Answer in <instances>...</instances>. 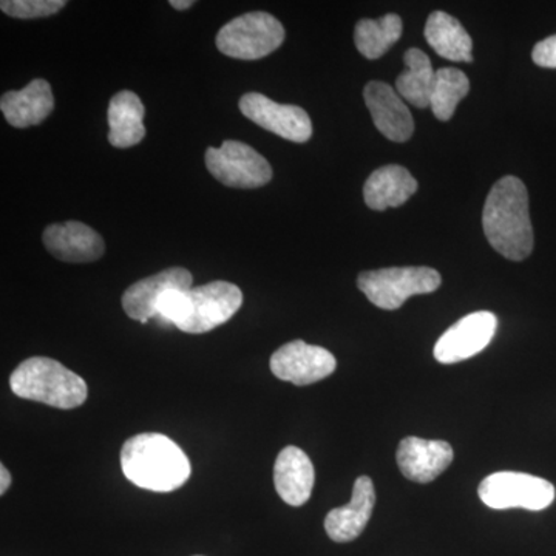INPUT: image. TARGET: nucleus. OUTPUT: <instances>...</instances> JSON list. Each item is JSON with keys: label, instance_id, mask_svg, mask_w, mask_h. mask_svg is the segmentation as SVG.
Instances as JSON below:
<instances>
[{"label": "nucleus", "instance_id": "nucleus-1", "mask_svg": "<svg viewBox=\"0 0 556 556\" xmlns=\"http://www.w3.org/2000/svg\"><path fill=\"white\" fill-rule=\"evenodd\" d=\"M482 228L489 243L503 257L521 262L533 251L529 193L517 177H504L490 190L482 212Z\"/></svg>", "mask_w": 556, "mask_h": 556}, {"label": "nucleus", "instance_id": "nucleus-2", "mask_svg": "<svg viewBox=\"0 0 556 556\" xmlns=\"http://www.w3.org/2000/svg\"><path fill=\"white\" fill-rule=\"evenodd\" d=\"M124 477L139 489L174 492L190 477L189 457L172 439L160 433H142L127 439L121 448Z\"/></svg>", "mask_w": 556, "mask_h": 556}, {"label": "nucleus", "instance_id": "nucleus-3", "mask_svg": "<svg viewBox=\"0 0 556 556\" xmlns=\"http://www.w3.org/2000/svg\"><path fill=\"white\" fill-rule=\"evenodd\" d=\"M243 305V292L229 281H212L189 291L161 295L156 313L161 320L188 334H204L226 324Z\"/></svg>", "mask_w": 556, "mask_h": 556}, {"label": "nucleus", "instance_id": "nucleus-4", "mask_svg": "<svg viewBox=\"0 0 556 556\" xmlns=\"http://www.w3.org/2000/svg\"><path fill=\"white\" fill-rule=\"evenodd\" d=\"M10 388L17 397L61 409L78 408L89 396L86 380L50 357H30L14 369Z\"/></svg>", "mask_w": 556, "mask_h": 556}, {"label": "nucleus", "instance_id": "nucleus-5", "mask_svg": "<svg viewBox=\"0 0 556 556\" xmlns=\"http://www.w3.org/2000/svg\"><path fill=\"white\" fill-rule=\"evenodd\" d=\"M441 283V274L427 266L367 270L357 278V287L369 302L387 311L401 308L413 295L431 294Z\"/></svg>", "mask_w": 556, "mask_h": 556}, {"label": "nucleus", "instance_id": "nucleus-6", "mask_svg": "<svg viewBox=\"0 0 556 556\" xmlns=\"http://www.w3.org/2000/svg\"><path fill=\"white\" fill-rule=\"evenodd\" d=\"M283 40L280 21L265 11H254L226 24L218 31L217 47L233 60L255 61L274 53Z\"/></svg>", "mask_w": 556, "mask_h": 556}, {"label": "nucleus", "instance_id": "nucleus-7", "mask_svg": "<svg viewBox=\"0 0 556 556\" xmlns=\"http://www.w3.org/2000/svg\"><path fill=\"white\" fill-rule=\"evenodd\" d=\"M478 495L486 507L495 510L526 508L540 511L555 501V486L546 479L519 471H500L481 482Z\"/></svg>", "mask_w": 556, "mask_h": 556}, {"label": "nucleus", "instance_id": "nucleus-8", "mask_svg": "<svg viewBox=\"0 0 556 556\" xmlns=\"http://www.w3.org/2000/svg\"><path fill=\"white\" fill-rule=\"evenodd\" d=\"M204 159L212 177L228 188L257 189L273 179L268 161L241 141L228 139L222 148H208Z\"/></svg>", "mask_w": 556, "mask_h": 556}, {"label": "nucleus", "instance_id": "nucleus-9", "mask_svg": "<svg viewBox=\"0 0 556 556\" xmlns=\"http://www.w3.org/2000/svg\"><path fill=\"white\" fill-rule=\"evenodd\" d=\"M269 365L277 379L305 387L331 376L338 362L325 348L294 340L278 348L270 357Z\"/></svg>", "mask_w": 556, "mask_h": 556}, {"label": "nucleus", "instance_id": "nucleus-10", "mask_svg": "<svg viewBox=\"0 0 556 556\" xmlns=\"http://www.w3.org/2000/svg\"><path fill=\"white\" fill-rule=\"evenodd\" d=\"M497 328L495 314L478 311L450 327L434 346L439 364L452 365L477 356L492 342Z\"/></svg>", "mask_w": 556, "mask_h": 556}, {"label": "nucleus", "instance_id": "nucleus-11", "mask_svg": "<svg viewBox=\"0 0 556 556\" xmlns=\"http://www.w3.org/2000/svg\"><path fill=\"white\" fill-rule=\"evenodd\" d=\"M240 110L248 119L263 129L292 142H306L313 137L308 113L299 105L278 104L262 93L241 97Z\"/></svg>", "mask_w": 556, "mask_h": 556}, {"label": "nucleus", "instance_id": "nucleus-12", "mask_svg": "<svg viewBox=\"0 0 556 556\" xmlns=\"http://www.w3.org/2000/svg\"><path fill=\"white\" fill-rule=\"evenodd\" d=\"M193 277L188 269L170 268L161 270L155 276L142 278L137 283L131 285L124 292L123 308L127 316L134 320L148 324L150 318L159 316L156 305L161 295L169 291H189L192 289Z\"/></svg>", "mask_w": 556, "mask_h": 556}, {"label": "nucleus", "instance_id": "nucleus-13", "mask_svg": "<svg viewBox=\"0 0 556 556\" xmlns=\"http://www.w3.org/2000/svg\"><path fill=\"white\" fill-rule=\"evenodd\" d=\"M453 457L455 453L448 442L413 437L402 439L396 455L402 475L419 484H428L444 473Z\"/></svg>", "mask_w": 556, "mask_h": 556}, {"label": "nucleus", "instance_id": "nucleus-14", "mask_svg": "<svg viewBox=\"0 0 556 556\" xmlns=\"http://www.w3.org/2000/svg\"><path fill=\"white\" fill-rule=\"evenodd\" d=\"M42 241L54 258L67 263L97 262L105 252L100 233L80 222L50 225L43 230Z\"/></svg>", "mask_w": 556, "mask_h": 556}, {"label": "nucleus", "instance_id": "nucleus-15", "mask_svg": "<svg viewBox=\"0 0 556 556\" xmlns=\"http://www.w3.org/2000/svg\"><path fill=\"white\" fill-rule=\"evenodd\" d=\"M364 98L375 126L383 137L394 142H405L413 137L415 121L407 105L391 86L372 80L365 87Z\"/></svg>", "mask_w": 556, "mask_h": 556}, {"label": "nucleus", "instance_id": "nucleus-16", "mask_svg": "<svg viewBox=\"0 0 556 556\" xmlns=\"http://www.w3.org/2000/svg\"><path fill=\"white\" fill-rule=\"evenodd\" d=\"M376 504V490L371 478L361 477L354 482L353 497L346 506L329 511L325 530L336 543L356 540L367 527Z\"/></svg>", "mask_w": 556, "mask_h": 556}, {"label": "nucleus", "instance_id": "nucleus-17", "mask_svg": "<svg viewBox=\"0 0 556 556\" xmlns=\"http://www.w3.org/2000/svg\"><path fill=\"white\" fill-rule=\"evenodd\" d=\"M314 481H316V471L303 450L289 445L278 453L276 466H274V484H276L278 496L288 506L300 507L308 503Z\"/></svg>", "mask_w": 556, "mask_h": 556}, {"label": "nucleus", "instance_id": "nucleus-18", "mask_svg": "<svg viewBox=\"0 0 556 556\" xmlns=\"http://www.w3.org/2000/svg\"><path fill=\"white\" fill-rule=\"evenodd\" d=\"M54 109L53 90L47 80L35 79L25 89L7 91L0 98V110L7 123L16 129L38 126Z\"/></svg>", "mask_w": 556, "mask_h": 556}, {"label": "nucleus", "instance_id": "nucleus-19", "mask_svg": "<svg viewBox=\"0 0 556 556\" xmlns=\"http://www.w3.org/2000/svg\"><path fill=\"white\" fill-rule=\"evenodd\" d=\"M417 190L415 177L397 164L380 167L365 182V203L372 211H386L407 203Z\"/></svg>", "mask_w": 556, "mask_h": 556}, {"label": "nucleus", "instance_id": "nucleus-20", "mask_svg": "<svg viewBox=\"0 0 556 556\" xmlns=\"http://www.w3.org/2000/svg\"><path fill=\"white\" fill-rule=\"evenodd\" d=\"M146 109L137 93L123 90L110 100L109 141L113 148L127 149L139 144L146 137Z\"/></svg>", "mask_w": 556, "mask_h": 556}, {"label": "nucleus", "instance_id": "nucleus-21", "mask_svg": "<svg viewBox=\"0 0 556 556\" xmlns=\"http://www.w3.org/2000/svg\"><path fill=\"white\" fill-rule=\"evenodd\" d=\"M426 39L439 56L455 62L473 61V40L460 22L444 11H434L426 24Z\"/></svg>", "mask_w": 556, "mask_h": 556}, {"label": "nucleus", "instance_id": "nucleus-22", "mask_svg": "<svg viewBox=\"0 0 556 556\" xmlns=\"http://www.w3.org/2000/svg\"><path fill=\"white\" fill-rule=\"evenodd\" d=\"M404 62L407 70L396 79L397 93L415 108H430L431 90L437 76L430 58L422 50L409 49Z\"/></svg>", "mask_w": 556, "mask_h": 556}, {"label": "nucleus", "instance_id": "nucleus-23", "mask_svg": "<svg viewBox=\"0 0 556 556\" xmlns=\"http://www.w3.org/2000/svg\"><path fill=\"white\" fill-rule=\"evenodd\" d=\"M402 36V20L397 14H387L380 20H362L354 31L357 50L367 60H379Z\"/></svg>", "mask_w": 556, "mask_h": 556}, {"label": "nucleus", "instance_id": "nucleus-24", "mask_svg": "<svg viewBox=\"0 0 556 556\" xmlns=\"http://www.w3.org/2000/svg\"><path fill=\"white\" fill-rule=\"evenodd\" d=\"M470 80L460 70L439 68L431 90L430 108L439 121H448L455 115L457 104L467 97Z\"/></svg>", "mask_w": 556, "mask_h": 556}, {"label": "nucleus", "instance_id": "nucleus-25", "mask_svg": "<svg viewBox=\"0 0 556 556\" xmlns=\"http://www.w3.org/2000/svg\"><path fill=\"white\" fill-rule=\"evenodd\" d=\"M65 5V0H2L0 10L16 20H38L56 14Z\"/></svg>", "mask_w": 556, "mask_h": 556}, {"label": "nucleus", "instance_id": "nucleus-26", "mask_svg": "<svg viewBox=\"0 0 556 556\" xmlns=\"http://www.w3.org/2000/svg\"><path fill=\"white\" fill-rule=\"evenodd\" d=\"M532 60L543 68H556V35L541 40L532 51Z\"/></svg>", "mask_w": 556, "mask_h": 556}, {"label": "nucleus", "instance_id": "nucleus-27", "mask_svg": "<svg viewBox=\"0 0 556 556\" xmlns=\"http://www.w3.org/2000/svg\"><path fill=\"white\" fill-rule=\"evenodd\" d=\"M11 485V475L5 466H0V495H5Z\"/></svg>", "mask_w": 556, "mask_h": 556}, {"label": "nucleus", "instance_id": "nucleus-28", "mask_svg": "<svg viewBox=\"0 0 556 556\" xmlns=\"http://www.w3.org/2000/svg\"><path fill=\"white\" fill-rule=\"evenodd\" d=\"M169 3L175 10H188L195 2H193V0H170Z\"/></svg>", "mask_w": 556, "mask_h": 556}]
</instances>
